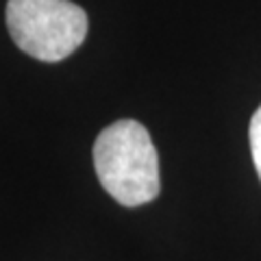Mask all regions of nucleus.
Listing matches in <instances>:
<instances>
[{"label":"nucleus","mask_w":261,"mask_h":261,"mask_svg":"<svg viewBox=\"0 0 261 261\" xmlns=\"http://www.w3.org/2000/svg\"><path fill=\"white\" fill-rule=\"evenodd\" d=\"M94 168L105 192L122 207H142L159 196V154L137 120H118L100 130Z\"/></svg>","instance_id":"obj_1"},{"label":"nucleus","mask_w":261,"mask_h":261,"mask_svg":"<svg viewBox=\"0 0 261 261\" xmlns=\"http://www.w3.org/2000/svg\"><path fill=\"white\" fill-rule=\"evenodd\" d=\"M7 29L22 53L57 63L83 44L87 13L70 0H9Z\"/></svg>","instance_id":"obj_2"},{"label":"nucleus","mask_w":261,"mask_h":261,"mask_svg":"<svg viewBox=\"0 0 261 261\" xmlns=\"http://www.w3.org/2000/svg\"><path fill=\"white\" fill-rule=\"evenodd\" d=\"M248 140H250V150H252V161L261 178V105L259 109L252 113L250 120V128H248Z\"/></svg>","instance_id":"obj_3"}]
</instances>
